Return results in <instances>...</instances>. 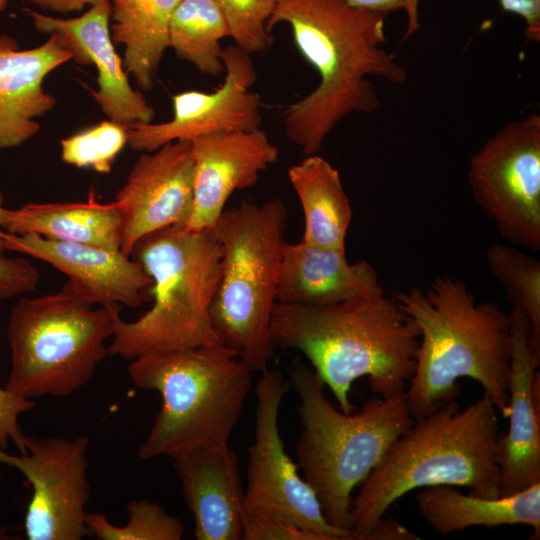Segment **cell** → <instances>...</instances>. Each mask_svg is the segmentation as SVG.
Segmentation results:
<instances>
[{"label": "cell", "mask_w": 540, "mask_h": 540, "mask_svg": "<svg viewBox=\"0 0 540 540\" xmlns=\"http://www.w3.org/2000/svg\"><path fill=\"white\" fill-rule=\"evenodd\" d=\"M385 19L343 0H277L267 29L287 23L296 47L320 78L312 92L284 112L285 134L305 156L318 154L346 116L377 109L379 97L369 77L397 85L406 81L405 68L382 47Z\"/></svg>", "instance_id": "cell-1"}, {"label": "cell", "mask_w": 540, "mask_h": 540, "mask_svg": "<svg viewBox=\"0 0 540 540\" xmlns=\"http://www.w3.org/2000/svg\"><path fill=\"white\" fill-rule=\"evenodd\" d=\"M393 298L419 330L415 372L405 390L414 420L457 399L463 377L478 382L508 418L509 316L500 305L478 302L463 281L450 276Z\"/></svg>", "instance_id": "cell-2"}, {"label": "cell", "mask_w": 540, "mask_h": 540, "mask_svg": "<svg viewBox=\"0 0 540 540\" xmlns=\"http://www.w3.org/2000/svg\"><path fill=\"white\" fill-rule=\"evenodd\" d=\"M275 348L301 352L343 413L350 414L353 382L367 377L373 393L405 392L416 367L419 330L394 298H358L327 306L275 303L270 319Z\"/></svg>", "instance_id": "cell-3"}, {"label": "cell", "mask_w": 540, "mask_h": 540, "mask_svg": "<svg viewBox=\"0 0 540 540\" xmlns=\"http://www.w3.org/2000/svg\"><path fill=\"white\" fill-rule=\"evenodd\" d=\"M496 410L484 393L464 410L455 399L415 419L359 485L350 509L351 539L364 540L388 508L414 489L444 484L499 497Z\"/></svg>", "instance_id": "cell-4"}, {"label": "cell", "mask_w": 540, "mask_h": 540, "mask_svg": "<svg viewBox=\"0 0 540 540\" xmlns=\"http://www.w3.org/2000/svg\"><path fill=\"white\" fill-rule=\"evenodd\" d=\"M128 373L135 386L162 399L139 448L142 460L229 443L252 382L250 369L223 343L152 352L131 360Z\"/></svg>", "instance_id": "cell-5"}, {"label": "cell", "mask_w": 540, "mask_h": 540, "mask_svg": "<svg viewBox=\"0 0 540 540\" xmlns=\"http://www.w3.org/2000/svg\"><path fill=\"white\" fill-rule=\"evenodd\" d=\"M299 398L298 467L316 494L326 521L351 539L352 493L414 422L405 392L371 399L354 413L337 410L324 384L301 361L289 370Z\"/></svg>", "instance_id": "cell-6"}, {"label": "cell", "mask_w": 540, "mask_h": 540, "mask_svg": "<svg viewBox=\"0 0 540 540\" xmlns=\"http://www.w3.org/2000/svg\"><path fill=\"white\" fill-rule=\"evenodd\" d=\"M130 257L152 280L153 304L132 322L116 314L109 354L131 361L161 350L222 343L211 317L222 262L212 229L157 230L141 238Z\"/></svg>", "instance_id": "cell-7"}, {"label": "cell", "mask_w": 540, "mask_h": 540, "mask_svg": "<svg viewBox=\"0 0 540 540\" xmlns=\"http://www.w3.org/2000/svg\"><path fill=\"white\" fill-rule=\"evenodd\" d=\"M287 219V208L278 198L243 201L224 210L212 228L222 247L221 276L211 306L213 326L252 373L269 368L276 349L270 319Z\"/></svg>", "instance_id": "cell-8"}, {"label": "cell", "mask_w": 540, "mask_h": 540, "mask_svg": "<svg viewBox=\"0 0 540 540\" xmlns=\"http://www.w3.org/2000/svg\"><path fill=\"white\" fill-rule=\"evenodd\" d=\"M68 279L56 293L22 297L9 315L11 370L5 389L32 399L64 397L85 386L109 354L121 306H100Z\"/></svg>", "instance_id": "cell-9"}, {"label": "cell", "mask_w": 540, "mask_h": 540, "mask_svg": "<svg viewBox=\"0 0 540 540\" xmlns=\"http://www.w3.org/2000/svg\"><path fill=\"white\" fill-rule=\"evenodd\" d=\"M471 193L500 235L540 250V116L530 114L498 129L472 155Z\"/></svg>", "instance_id": "cell-10"}, {"label": "cell", "mask_w": 540, "mask_h": 540, "mask_svg": "<svg viewBox=\"0 0 540 540\" xmlns=\"http://www.w3.org/2000/svg\"><path fill=\"white\" fill-rule=\"evenodd\" d=\"M290 382L278 369L261 372L256 383L254 441L248 447L244 508L248 515L285 520L324 536L350 539L325 519L315 492L298 473L279 430V411Z\"/></svg>", "instance_id": "cell-11"}, {"label": "cell", "mask_w": 540, "mask_h": 540, "mask_svg": "<svg viewBox=\"0 0 540 540\" xmlns=\"http://www.w3.org/2000/svg\"><path fill=\"white\" fill-rule=\"evenodd\" d=\"M86 436L33 438L27 452L11 455L0 446V464L18 469L32 487L24 529L29 540H81L88 536L86 505L88 480Z\"/></svg>", "instance_id": "cell-12"}, {"label": "cell", "mask_w": 540, "mask_h": 540, "mask_svg": "<svg viewBox=\"0 0 540 540\" xmlns=\"http://www.w3.org/2000/svg\"><path fill=\"white\" fill-rule=\"evenodd\" d=\"M226 72L223 84L211 93L185 91L173 96V118L152 124H126L134 151L152 152L166 143L234 131H251L262 123L259 96L251 90L257 79L251 58L237 45L222 49Z\"/></svg>", "instance_id": "cell-13"}, {"label": "cell", "mask_w": 540, "mask_h": 540, "mask_svg": "<svg viewBox=\"0 0 540 540\" xmlns=\"http://www.w3.org/2000/svg\"><path fill=\"white\" fill-rule=\"evenodd\" d=\"M193 177L190 141L169 142L140 155L115 198L123 216V254L130 256L144 236L184 222L192 203Z\"/></svg>", "instance_id": "cell-14"}, {"label": "cell", "mask_w": 540, "mask_h": 540, "mask_svg": "<svg viewBox=\"0 0 540 540\" xmlns=\"http://www.w3.org/2000/svg\"><path fill=\"white\" fill-rule=\"evenodd\" d=\"M191 142L194 161L189 213L179 226L187 231L211 230L230 196L254 186L260 174L279 159V148L261 128L218 132Z\"/></svg>", "instance_id": "cell-15"}, {"label": "cell", "mask_w": 540, "mask_h": 540, "mask_svg": "<svg viewBox=\"0 0 540 540\" xmlns=\"http://www.w3.org/2000/svg\"><path fill=\"white\" fill-rule=\"evenodd\" d=\"M509 316V429L500 434L497 460L500 496L540 482V351L531 341L527 316L511 308Z\"/></svg>", "instance_id": "cell-16"}, {"label": "cell", "mask_w": 540, "mask_h": 540, "mask_svg": "<svg viewBox=\"0 0 540 540\" xmlns=\"http://www.w3.org/2000/svg\"><path fill=\"white\" fill-rule=\"evenodd\" d=\"M111 10L110 0H102L84 14L70 19L24 9L38 31L59 37L71 51L72 59L95 65L98 89L92 91L91 96L110 120L122 124L149 123L154 109L131 87L122 60L114 49L109 28Z\"/></svg>", "instance_id": "cell-17"}, {"label": "cell", "mask_w": 540, "mask_h": 540, "mask_svg": "<svg viewBox=\"0 0 540 540\" xmlns=\"http://www.w3.org/2000/svg\"><path fill=\"white\" fill-rule=\"evenodd\" d=\"M3 240L5 250L42 260L66 274L95 304L136 308L149 299L151 278L140 263L120 250L54 240L34 233L18 235L3 231Z\"/></svg>", "instance_id": "cell-18"}, {"label": "cell", "mask_w": 540, "mask_h": 540, "mask_svg": "<svg viewBox=\"0 0 540 540\" xmlns=\"http://www.w3.org/2000/svg\"><path fill=\"white\" fill-rule=\"evenodd\" d=\"M197 540H243L245 489L237 455L229 443L174 459Z\"/></svg>", "instance_id": "cell-19"}, {"label": "cell", "mask_w": 540, "mask_h": 540, "mask_svg": "<svg viewBox=\"0 0 540 540\" xmlns=\"http://www.w3.org/2000/svg\"><path fill=\"white\" fill-rule=\"evenodd\" d=\"M73 55L50 34L42 45L21 50L10 36H0V150L19 146L35 136V118L51 111L55 98L42 86L45 77Z\"/></svg>", "instance_id": "cell-20"}, {"label": "cell", "mask_w": 540, "mask_h": 540, "mask_svg": "<svg viewBox=\"0 0 540 540\" xmlns=\"http://www.w3.org/2000/svg\"><path fill=\"white\" fill-rule=\"evenodd\" d=\"M381 295L377 271L368 261L349 263L345 251L285 241L277 303L327 306Z\"/></svg>", "instance_id": "cell-21"}, {"label": "cell", "mask_w": 540, "mask_h": 540, "mask_svg": "<svg viewBox=\"0 0 540 540\" xmlns=\"http://www.w3.org/2000/svg\"><path fill=\"white\" fill-rule=\"evenodd\" d=\"M0 228L12 234L34 233L74 243L120 250L123 216L115 201L99 202L90 191L86 202L28 203L3 208Z\"/></svg>", "instance_id": "cell-22"}, {"label": "cell", "mask_w": 540, "mask_h": 540, "mask_svg": "<svg viewBox=\"0 0 540 540\" xmlns=\"http://www.w3.org/2000/svg\"><path fill=\"white\" fill-rule=\"evenodd\" d=\"M423 519L447 535L473 526L528 525L540 536V482L509 496L486 498L463 494L456 486L424 487L416 497Z\"/></svg>", "instance_id": "cell-23"}, {"label": "cell", "mask_w": 540, "mask_h": 540, "mask_svg": "<svg viewBox=\"0 0 540 540\" xmlns=\"http://www.w3.org/2000/svg\"><path fill=\"white\" fill-rule=\"evenodd\" d=\"M288 179L304 214L302 241L345 251L353 210L339 171L328 160L314 154L292 165Z\"/></svg>", "instance_id": "cell-24"}, {"label": "cell", "mask_w": 540, "mask_h": 540, "mask_svg": "<svg viewBox=\"0 0 540 540\" xmlns=\"http://www.w3.org/2000/svg\"><path fill=\"white\" fill-rule=\"evenodd\" d=\"M110 1L112 41L125 47L123 68L140 88L149 90L170 47V22L181 0Z\"/></svg>", "instance_id": "cell-25"}, {"label": "cell", "mask_w": 540, "mask_h": 540, "mask_svg": "<svg viewBox=\"0 0 540 540\" xmlns=\"http://www.w3.org/2000/svg\"><path fill=\"white\" fill-rule=\"evenodd\" d=\"M169 36L178 57L203 74L217 76L225 71L220 41L230 33L216 0H181L173 12Z\"/></svg>", "instance_id": "cell-26"}, {"label": "cell", "mask_w": 540, "mask_h": 540, "mask_svg": "<svg viewBox=\"0 0 540 540\" xmlns=\"http://www.w3.org/2000/svg\"><path fill=\"white\" fill-rule=\"evenodd\" d=\"M485 256L512 308L529 319L532 345L540 351V260L502 243L491 245Z\"/></svg>", "instance_id": "cell-27"}, {"label": "cell", "mask_w": 540, "mask_h": 540, "mask_svg": "<svg viewBox=\"0 0 540 540\" xmlns=\"http://www.w3.org/2000/svg\"><path fill=\"white\" fill-rule=\"evenodd\" d=\"M128 521L123 526L112 524L100 512L86 514L89 535L98 540H180L185 526L166 512L163 506L148 500L131 501L127 505Z\"/></svg>", "instance_id": "cell-28"}, {"label": "cell", "mask_w": 540, "mask_h": 540, "mask_svg": "<svg viewBox=\"0 0 540 540\" xmlns=\"http://www.w3.org/2000/svg\"><path fill=\"white\" fill-rule=\"evenodd\" d=\"M127 143L126 124L109 119L62 139L61 159L66 164L108 174Z\"/></svg>", "instance_id": "cell-29"}, {"label": "cell", "mask_w": 540, "mask_h": 540, "mask_svg": "<svg viewBox=\"0 0 540 540\" xmlns=\"http://www.w3.org/2000/svg\"><path fill=\"white\" fill-rule=\"evenodd\" d=\"M235 45L249 54L266 50L272 43L267 22L277 0H216Z\"/></svg>", "instance_id": "cell-30"}, {"label": "cell", "mask_w": 540, "mask_h": 540, "mask_svg": "<svg viewBox=\"0 0 540 540\" xmlns=\"http://www.w3.org/2000/svg\"><path fill=\"white\" fill-rule=\"evenodd\" d=\"M243 540H327L294 523L246 514Z\"/></svg>", "instance_id": "cell-31"}, {"label": "cell", "mask_w": 540, "mask_h": 540, "mask_svg": "<svg viewBox=\"0 0 540 540\" xmlns=\"http://www.w3.org/2000/svg\"><path fill=\"white\" fill-rule=\"evenodd\" d=\"M31 399L18 397L5 388L0 387V446L7 448L11 441L20 454L27 452L25 447L26 435L19 423V416L35 407Z\"/></svg>", "instance_id": "cell-32"}, {"label": "cell", "mask_w": 540, "mask_h": 540, "mask_svg": "<svg viewBox=\"0 0 540 540\" xmlns=\"http://www.w3.org/2000/svg\"><path fill=\"white\" fill-rule=\"evenodd\" d=\"M40 274L23 258H9L0 253V300L33 291Z\"/></svg>", "instance_id": "cell-33"}, {"label": "cell", "mask_w": 540, "mask_h": 540, "mask_svg": "<svg viewBox=\"0 0 540 540\" xmlns=\"http://www.w3.org/2000/svg\"><path fill=\"white\" fill-rule=\"evenodd\" d=\"M350 6L372 13L387 16L391 12L405 11L408 26L405 37L410 36L419 28V0H343Z\"/></svg>", "instance_id": "cell-34"}, {"label": "cell", "mask_w": 540, "mask_h": 540, "mask_svg": "<svg viewBox=\"0 0 540 540\" xmlns=\"http://www.w3.org/2000/svg\"><path fill=\"white\" fill-rule=\"evenodd\" d=\"M503 11L521 17L525 36L530 42L540 41V0H498Z\"/></svg>", "instance_id": "cell-35"}, {"label": "cell", "mask_w": 540, "mask_h": 540, "mask_svg": "<svg viewBox=\"0 0 540 540\" xmlns=\"http://www.w3.org/2000/svg\"><path fill=\"white\" fill-rule=\"evenodd\" d=\"M417 534L411 532L398 521L386 518L383 515L379 518L364 540H419Z\"/></svg>", "instance_id": "cell-36"}, {"label": "cell", "mask_w": 540, "mask_h": 540, "mask_svg": "<svg viewBox=\"0 0 540 540\" xmlns=\"http://www.w3.org/2000/svg\"><path fill=\"white\" fill-rule=\"evenodd\" d=\"M102 0H29L36 7L53 11L56 13L66 14L70 12H79L87 5H95Z\"/></svg>", "instance_id": "cell-37"}, {"label": "cell", "mask_w": 540, "mask_h": 540, "mask_svg": "<svg viewBox=\"0 0 540 540\" xmlns=\"http://www.w3.org/2000/svg\"><path fill=\"white\" fill-rule=\"evenodd\" d=\"M3 200H4V197L0 193V218H1L2 210L4 208ZM4 251H5V247H4V240H3V230L0 228V253H3Z\"/></svg>", "instance_id": "cell-38"}, {"label": "cell", "mask_w": 540, "mask_h": 540, "mask_svg": "<svg viewBox=\"0 0 540 540\" xmlns=\"http://www.w3.org/2000/svg\"><path fill=\"white\" fill-rule=\"evenodd\" d=\"M9 538L7 528L0 526V540H6Z\"/></svg>", "instance_id": "cell-39"}, {"label": "cell", "mask_w": 540, "mask_h": 540, "mask_svg": "<svg viewBox=\"0 0 540 540\" xmlns=\"http://www.w3.org/2000/svg\"><path fill=\"white\" fill-rule=\"evenodd\" d=\"M8 0H0V13L6 8Z\"/></svg>", "instance_id": "cell-40"}]
</instances>
